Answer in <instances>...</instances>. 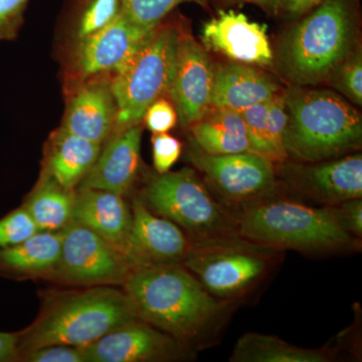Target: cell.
<instances>
[{
  "label": "cell",
  "instance_id": "cell-22",
  "mask_svg": "<svg viewBox=\"0 0 362 362\" xmlns=\"http://www.w3.org/2000/svg\"><path fill=\"white\" fill-rule=\"evenodd\" d=\"M61 247V230H40L16 246L0 249V276L49 278L58 264Z\"/></svg>",
  "mask_w": 362,
  "mask_h": 362
},
{
  "label": "cell",
  "instance_id": "cell-34",
  "mask_svg": "<svg viewBox=\"0 0 362 362\" xmlns=\"http://www.w3.org/2000/svg\"><path fill=\"white\" fill-rule=\"evenodd\" d=\"M30 0H0V42L16 40L20 33Z\"/></svg>",
  "mask_w": 362,
  "mask_h": 362
},
{
  "label": "cell",
  "instance_id": "cell-15",
  "mask_svg": "<svg viewBox=\"0 0 362 362\" xmlns=\"http://www.w3.org/2000/svg\"><path fill=\"white\" fill-rule=\"evenodd\" d=\"M192 243L180 226L154 214L141 199L133 201L127 257L136 269L181 265Z\"/></svg>",
  "mask_w": 362,
  "mask_h": 362
},
{
  "label": "cell",
  "instance_id": "cell-17",
  "mask_svg": "<svg viewBox=\"0 0 362 362\" xmlns=\"http://www.w3.org/2000/svg\"><path fill=\"white\" fill-rule=\"evenodd\" d=\"M202 44L230 61L247 65L274 66V51L267 26L244 13L220 11L202 30Z\"/></svg>",
  "mask_w": 362,
  "mask_h": 362
},
{
  "label": "cell",
  "instance_id": "cell-20",
  "mask_svg": "<svg viewBox=\"0 0 362 362\" xmlns=\"http://www.w3.org/2000/svg\"><path fill=\"white\" fill-rule=\"evenodd\" d=\"M281 88L261 69L247 64L228 62L214 64L211 107L240 112L266 103Z\"/></svg>",
  "mask_w": 362,
  "mask_h": 362
},
{
  "label": "cell",
  "instance_id": "cell-2",
  "mask_svg": "<svg viewBox=\"0 0 362 362\" xmlns=\"http://www.w3.org/2000/svg\"><path fill=\"white\" fill-rule=\"evenodd\" d=\"M283 35L274 54L279 74L297 87L329 83L358 45V25L350 0H324Z\"/></svg>",
  "mask_w": 362,
  "mask_h": 362
},
{
  "label": "cell",
  "instance_id": "cell-10",
  "mask_svg": "<svg viewBox=\"0 0 362 362\" xmlns=\"http://www.w3.org/2000/svg\"><path fill=\"white\" fill-rule=\"evenodd\" d=\"M153 30L135 25L122 13L113 23L63 51L64 90L89 78L122 71Z\"/></svg>",
  "mask_w": 362,
  "mask_h": 362
},
{
  "label": "cell",
  "instance_id": "cell-11",
  "mask_svg": "<svg viewBox=\"0 0 362 362\" xmlns=\"http://www.w3.org/2000/svg\"><path fill=\"white\" fill-rule=\"evenodd\" d=\"M189 141L188 160L228 201L256 204L276 192L275 166L265 157L250 151L211 156Z\"/></svg>",
  "mask_w": 362,
  "mask_h": 362
},
{
  "label": "cell",
  "instance_id": "cell-9",
  "mask_svg": "<svg viewBox=\"0 0 362 362\" xmlns=\"http://www.w3.org/2000/svg\"><path fill=\"white\" fill-rule=\"evenodd\" d=\"M61 233V255L49 279L85 287L123 285L136 270L121 250L85 226L71 221Z\"/></svg>",
  "mask_w": 362,
  "mask_h": 362
},
{
  "label": "cell",
  "instance_id": "cell-32",
  "mask_svg": "<svg viewBox=\"0 0 362 362\" xmlns=\"http://www.w3.org/2000/svg\"><path fill=\"white\" fill-rule=\"evenodd\" d=\"M152 159L158 175L170 171L182 153V144L175 136L168 133L152 134Z\"/></svg>",
  "mask_w": 362,
  "mask_h": 362
},
{
  "label": "cell",
  "instance_id": "cell-39",
  "mask_svg": "<svg viewBox=\"0 0 362 362\" xmlns=\"http://www.w3.org/2000/svg\"><path fill=\"white\" fill-rule=\"evenodd\" d=\"M230 1L255 4L273 16L283 13L286 4V0H230Z\"/></svg>",
  "mask_w": 362,
  "mask_h": 362
},
{
  "label": "cell",
  "instance_id": "cell-26",
  "mask_svg": "<svg viewBox=\"0 0 362 362\" xmlns=\"http://www.w3.org/2000/svg\"><path fill=\"white\" fill-rule=\"evenodd\" d=\"M121 13V0H69L62 23L64 49L103 30Z\"/></svg>",
  "mask_w": 362,
  "mask_h": 362
},
{
  "label": "cell",
  "instance_id": "cell-25",
  "mask_svg": "<svg viewBox=\"0 0 362 362\" xmlns=\"http://www.w3.org/2000/svg\"><path fill=\"white\" fill-rule=\"evenodd\" d=\"M332 354L321 349H302L281 338L246 333L239 338L230 362H329Z\"/></svg>",
  "mask_w": 362,
  "mask_h": 362
},
{
  "label": "cell",
  "instance_id": "cell-12",
  "mask_svg": "<svg viewBox=\"0 0 362 362\" xmlns=\"http://www.w3.org/2000/svg\"><path fill=\"white\" fill-rule=\"evenodd\" d=\"M214 77V64L204 45L181 28L168 98L183 128H189L211 108Z\"/></svg>",
  "mask_w": 362,
  "mask_h": 362
},
{
  "label": "cell",
  "instance_id": "cell-23",
  "mask_svg": "<svg viewBox=\"0 0 362 362\" xmlns=\"http://www.w3.org/2000/svg\"><path fill=\"white\" fill-rule=\"evenodd\" d=\"M190 140L211 156L249 151L246 123L240 112L211 107L192 124Z\"/></svg>",
  "mask_w": 362,
  "mask_h": 362
},
{
  "label": "cell",
  "instance_id": "cell-5",
  "mask_svg": "<svg viewBox=\"0 0 362 362\" xmlns=\"http://www.w3.org/2000/svg\"><path fill=\"white\" fill-rule=\"evenodd\" d=\"M238 235L261 246L302 252L337 251L354 247L357 239L338 223L328 206L267 199L240 216Z\"/></svg>",
  "mask_w": 362,
  "mask_h": 362
},
{
  "label": "cell",
  "instance_id": "cell-21",
  "mask_svg": "<svg viewBox=\"0 0 362 362\" xmlns=\"http://www.w3.org/2000/svg\"><path fill=\"white\" fill-rule=\"evenodd\" d=\"M101 149L102 145L71 134L59 126L45 142L42 173L66 189L76 190L94 165Z\"/></svg>",
  "mask_w": 362,
  "mask_h": 362
},
{
  "label": "cell",
  "instance_id": "cell-13",
  "mask_svg": "<svg viewBox=\"0 0 362 362\" xmlns=\"http://www.w3.org/2000/svg\"><path fill=\"white\" fill-rule=\"evenodd\" d=\"M281 173L294 189L327 206L362 197V156L349 154L314 163L283 162Z\"/></svg>",
  "mask_w": 362,
  "mask_h": 362
},
{
  "label": "cell",
  "instance_id": "cell-16",
  "mask_svg": "<svg viewBox=\"0 0 362 362\" xmlns=\"http://www.w3.org/2000/svg\"><path fill=\"white\" fill-rule=\"evenodd\" d=\"M111 82V76H100L66 90L61 127L103 146L116 130L117 106Z\"/></svg>",
  "mask_w": 362,
  "mask_h": 362
},
{
  "label": "cell",
  "instance_id": "cell-30",
  "mask_svg": "<svg viewBox=\"0 0 362 362\" xmlns=\"http://www.w3.org/2000/svg\"><path fill=\"white\" fill-rule=\"evenodd\" d=\"M40 232L25 207L14 209L0 218V249L16 246Z\"/></svg>",
  "mask_w": 362,
  "mask_h": 362
},
{
  "label": "cell",
  "instance_id": "cell-19",
  "mask_svg": "<svg viewBox=\"0 0 362 362\" xmlns=\"http://www.w3.org/2000/svg\"><path fill=\"white\" fill-rule=\"evenodd\" d=\"M71 221L90 228L127 256L132 211L122 195L78 187Z\"/></svg>",
  "mask_w": 362,
  "mask_h": 362
},
{
  "label": "cell",
  "instance_id": "cell-14",
  "mask_svg": "<svg viewBox=\"0 0 362 362\" xmlns=\"http://www.w3.org/2000/svg\"><path fill=\"white\" fill-rule=\"evenodd\" d=\"M81 349L86 362L173 361L187 357L180 341L140 318Z\"/></svg>",
  "mask_w": 362,
  "mask_h": 362
},
{
  "label": "cell",
  "instance_id": "cell-3",
  "mask_svg": "<svg viewBox=\"0 0 362 362\" xmlns=\"http://www.w3.org/2000/svg\"><path fill=\"white\" fill-rule=\"evenodd\" d=\"M137 318L126 293L113 287L95 286L84 291L52 294L35 323L18 333V359L52 345L88 346Z\"/></svg>",
  "mask_w": 362,
  "mask_h": 362
},
{
  "label": "cell",
  "instance_id": "cell-27",
  "mask_svg": "<svg viewBox=\"0 0 362 362\" xmlns=\"http://www.w3.org/2000/svg\"><path fill=\"white\" fill-rule=\"evenodd\" d=\"M182 4L206 6L207 0H121L122 13L135 25L153 30Z\"/></svg>",
  "mask_w": 362,
  "mask_h": 362
},
{
  "label": "cell",
  "instance_id": "cell-28",
  "mask_svg": "<svg viewBox=\"0 0 362 362\" xmlns=\"http://www.w3.org/2000/svg\"><path fill=\"white\" fill-rule=\"evenodd\" d=\"M269 101L255 105L242 112L246 123L249 151L265 157L274 164L279 163L277 154L272 145L268 123Z\"/></svg>",
  "mask_w": 362,
  "mask_h": 362
},
{
  "label": "cell",
  "instance_id": "cell-24",
  "mask_svg": "<svg viewBox=\"0 0 362 362\" xmlns=\"http://www.w3.org/2000/svg\"><path fill=\"white\" fill-rule=\"evenodd\" d=\"M76 190L66 189L40 171L39 180L25 197L23 206L39 230L58 232L73 220Z\"/></svg>",
  "mask_w": 362,
  "mask_h": 362
},
{
  "label": "cell",
  "instance_id": "cell-33",
  "mask_svg": "<svg viewBox=\"0 0 362 362\" xmlns=\"http://www.w3.org/2000/svg\"><path fill=\"white\" fill-rule=\"evenodd\" d=\"M177 122V112L168 97L160 98L150 105L142 119L143 125L152 134L168 133L175 127Z\"/></svg>",
  "mask_w": 362,
  "mask_h": 362
},
{
  "label": "cell",
  "instance_id": "cell-8",
  "mask_svg": "<svg viewBox=\"0 0 362 362\" xmlns=\"http://www.w3.org/2000/svg\"><path fill=\"white\" fill-rule=\"evenodd\" d=\"M141 201L150 211L192 233L194 240L232 235L233 221L194 169L157 175L145 187Z\"/></svg>",
  "mask_w": 362,
  "mask_h": 362
},
{
  "label": "cell",
  "instance_id": "cell-18",
  "mask_svg": "<svg viewBox=\"0 0 362 362\" xmlns=\"http://www.w3.org/2000/svg\"><path fill=\"white\" fill-rule=\"evenodd\" d=\"M143 127L139 123L114 133L78 187L127 194L139 173Z\"/></svg>",
  "mask_w": 362,
  "mask_h": 362
},
{
  "label": "cell",
  "instance_id": "cell-35",
  "mask_svg": "<svg viewBox=\"0 0 362 362\" xmlns=\"http://www.w3.org/2000/svg\"><path fill=\"white\" fill-rule=\"evenodd\" d=\"M18 361L28 362H86L81 347L70 345H52L26 352L18 357Z\"/></svg>",
  "mask_w": 362,
  "mask_h": 362
},
{
  "label": "cell",
  "instance_id": "cell-29",
  "mask_svg": "<svg viewBox=\"0 0 362 362\" xmlns=\"http://www.w3.org/2000/svg\"><path fill=\"white\" fill-rule=\"evenodd\" d=\"M329 84L349 101L362 106V52L361 47L338 66Z\"/></svg>",
  "mask_w": 362,
  "mask_h": 362
},
{
  "label": "cell",
  "instance_id": "cell-31",
  "mask_svg": "<svg viewBox=\"0 0 362 362\" xmlns=\"http://www.w3.org/2000/svg\"><path fill=\"white\" fill-rule=\"evenodd\" d=\"M268 123L270 128L272 145L277 154L279 163L287 161L288 156L284 147V136L287 125L284 94L281 90L269 101Z\"/></svg>",
  "mask_w": 362,
  "mask_h": 362
},
{
  "label": "cell",
  "instance_id": "cell-38",
  "mask_svg": "<svg viewBox=\"0 0 362 362\" xmlns=\"http://www.w3.org/2000/svg\"><path fill=\"white\" fill-rule=\"evenodd\" d=\"M323 1L324 0H286L284 11L292 16H302Z\"/></svg>",
  "mask_w": 362,
  "mask_h": 362
},
{
  "label": "cell",
  "instance_id": "cell-36",
  "mask_svg": "<svg viewBox=\"0 0 362 362\" xmlns=\"http://www.w3.org/2000/svg\"><path fill=\"white\" fill-rule=\"evenodd\" d=\"M335 216L338 223L346 232L361 239L362 235V201L361 199L343 202L334 206H327Z\"/></svg>",
  "mask_w": 362,
  "mask_h": 362
},
{
  "label": "cell",
  "instance_id": "cell-37",
  "mask_svg": "<svg viewBox=\"0 0 362 362\" xmlns=\"http://www.w3.org/2000/svg\"><path fill=\"white\" fill-rule=\"evenodd\" d=\"M18 333L0 332V362L16 361Z\"/></svg>",
  "mask_w": 362,
  "mask_h": 362
},
{
  "label": "cell",
  "instance_id": "cell-4",
  "mask_svg": "<svg viewBox=\"0 0 362 362\" xmlns=\"http://www.w3.org/2000/svg\"><path fill=\"white\" fill-rule=\"evenodd\" d=\"M283 94L288 158L314 163L349 156L361 148V113L339 94L297 86H289Z\"/></svg>",
  "mask_w": 362,
  "mask_h": 362
},
{
  "label": "cell",
  "instance_id": "cell-1",
  "mask_svg": "<svg viewBox=\"0 0 362 362\" xmlns=\"http://www.w3.org/2000/svg\"><path fill=\"white\" fill-rule=\"evenodd\" d=\"M123 286L138 317L180 343L206 334L226 309L185 266L136 269Z\"/></svg>",
  "mask_w": 362,
  "mask_h": 362
},
{
  "label": "cell",
  "instance_id": "cell-6",
  "mask_svg": "<svg viewBox=\"0 0 362 362\" xmlns=\"http://www.w3.org/2000/svg\"><path fill=\"white\" fill-rule=\"evenodd\" d=\"M181 28L162 21L129 63L112 78L117 106L115 133L142 123L150 105L168 98Z\"/></svg>",
  "mask_w": 362,
  "mask_h": 362
},
{
  "label": "cell",
  "instance_id": "cell-7",
  "mask_svg": "<svg viewBox=\"0 0 362 362\" xmlns=\"http://www.w3.org/2000/svg\"><path fill=\"white\" fill-rule=\"evenodd\" d=\"M276 251L233 235L197 240L182 265L214 297L232 298L261 280Z\"/></svg>",
  "mask_w": 362,
  "mask_h": 362
}]
</instances>
